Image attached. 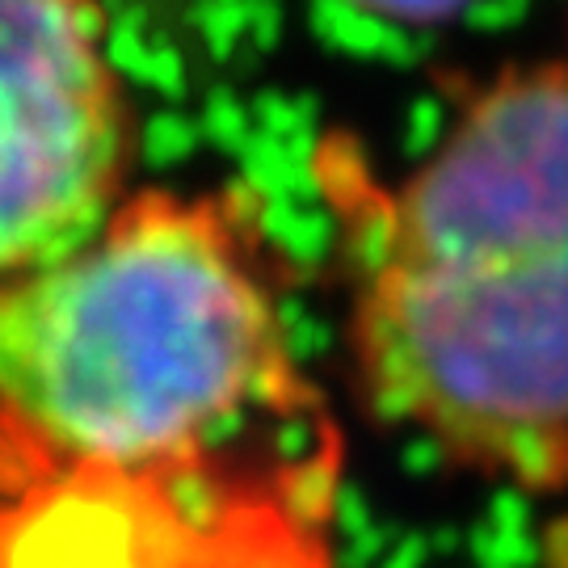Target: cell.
Returning a JSON list of instances; mask_svg holds the SVG:
<instances>
[{
	"mask_svg": "<svg viewBox=\"0 0 568 568\" xmlns=\"http://www.w3.org/2000/svg\"><path fill=\"white\" fill-rule=\"evenodd\" d=\"M248 199L143 190L0 283V497L236 493L312 417Z\"/></svg>",
	"mask_w": 568,
	"mask_h": 568,
	"instance_id": "1",
	"label": "cell"
},
{
	"mask_svg": "<svg viewBox=\"0 0 568 568\" xmlns=\"http://www.w3.org/2000/svg\"><path fill=\"white\" fill-rule=\"evenodd\" d=\"M366 408L450 467L568 488V68L506 72L358 220Z\"/></svg>",
	"mask_w": 568,
	"mask_h": 568,
	"instance_id": "2",
	"label": "cell"
},
{
	"mask_svg": "<svg viewBox=\"0 0 568 568\" xmlns=\"http://www.w3.org/2000/svg\"><path fill=\"white\" fill-rule=\"evenodd\" d=\"M126 156V89L102 0H0V283L102 224Z\"/></svg>",
	"mask_w": 568,
	"mask_h": 568,
	"instance_id": "3",
	"label": "cell"
}]
</instances>
